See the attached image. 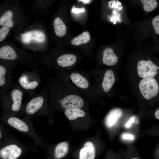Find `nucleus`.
I'll return each mask as SVG.
<instances>
[{
	"mask_svg": "<svg viewBox=\"0 0 159 159\" xmlns=\"http://www.w3.org/2000/svg\"><path fill=\"white\" fill-rule=\"evenodd\" d=\"M48 98V92L47 86L40 93L30 96L23 104L18 116H24L31 119L44 113L47 110Z\"/></svg>",
	"mask_w": 159,
	"mask_h": 159,
	"instance_id": "obj_1",
	"label": "nucleus"
},
{
	"mask_svg": "<svg viewBox=\"0 0 159 159\" xmlns=\"http://www.w3.org/2000/svg\"><path fill=\"white\" fill-rule=\"evenodd\" d=\"M6 122L13 128L31 138L34 141L36 145L42 144L41 139L36 132L29 118L25 117L20 118L7 112Z\"/></svg>",
	"mask_w": 159,
	"mask_h": 159,
	"instance_id": "obj_2",
	"label": "nucleus"
},
{
	"mask_svg": "<svg viewBox=\"0 0 159 159\" xmlns=\"http://www.w3.org/2000/svg\"><path fill=\"white\" fill-rule=\"evenodd\" d=\"M24 92L18 84L16 85L5 96L4 102L7 112L18 116L23 105Z\"/></svg>",
	"mask_w": 159,
	"mask_h": 159,
	"instance_id": "obj_3",
	"label": "nucleus"
},
{
	"mask_svg": "<svg viewBox=\"0 0 159 159\" xmlns=\"http://www.w3.org/2000/svg\"><path fill=\"white\" fill-rule=\"evenodd\" d=\"M41 82L37 71L23 72L18 79V85L30 96L34 95Z\"/></svg>",
	"mask_w": 159,
	"mask_h": 159,
	"instance_id": "obj_4",
	"label": "nucleus"
},
{
	"mask_svg": "<svg viewBox=\"0 0 159 159\" xmlns=\"http://www.w3.org/2000/svg\"><path fill=\"white\" fill-rule=\"evenodd\" d=\"M60 97L48 93V97L51 102L57 101L61 107L66 109L71 108H81L84 105V101L82 97L75 93H69Z\"/></svg>",
	"mask_w": 159,
	"mask_h": 159,
	"instance_id": "obj_5",
	"label": "nucleus"
},
{
	"mask_svg": "<svg viewBox=\"0 0 159 159\" xmlns=\"http://www.w3.org/2000/svg\"><path fill=\"white\" fill-rule=\"evenodd\" d=\"M26 146L13 137L7 144L0 149V157L2 159H17Z\"/></svg>",
	"mask_w": 159,
	"mask_h": 159,
	"instance_id": "obj_6",
	"label": "nucleus"
},
{
	"mask_svg": "<svg viewBox=\"0 0 159 159\" xmlns=\"http://www.w3.org/2000/svg\"><path fill=\"white\" fill-rule=\"evenodd\" d=\"M139 87L145 98L149 100L156 96L159 91V86L153 78H144L140 82Z\"/></svg>",
	"mask_w": 159,
	"mask_h": 159,
	"instance_id": "obj_7",
	"label": "nucleus"
},
{
	"mask_svg": "<svg viewBox=\"0 0 159 159\" xmlns=\"http://www.w3.org/2000/svg\"><path fill=\"white\" fill-rule=\"evenodd\" d=\"M159 67L150 60H142L137 64V72L141 78H153L158 73Z\"/></svg>",
	"mask_w": 159,
	"mask_h": 159,
	"instance_id": "obj_8",
	"label": "nucleus"
},
{
	"mask_svg": "<svg viewBox=\"0 0 159 159\" xmlns=\"http://www.w3.org/2000/svg\"><path fill=\"white\" fill-rule=\"evenodd\" d=\"M12 72L11 68L0 64V88L2 97L5 96L6 92L11 86Z\"/></svg>",
	"mask_w": 159,
	"mask_h": 159,
	"instance_id": "obj_9",
	"label": "nucleus"
},
{
	"mask_svg": "<svg viewBox=\"0 0 159 159\" xmlns=\"http://www.w3.org/2000/svg\"><path fill=\"white\" fill-rule=\"evenodd\" d=\"M21 35L22 42L26 44H29L33 41L42 42L45 39L44 34L40 30L31 31Z\"/></svg>",
	"mask_w": 159,
	"mask_h": 159,
	"instance_id": "obj_10",
	"label": "nucleus"
},
{
	"mask_svg": "<svg viewBox=\"0 0 159 159\" xmlns=\"http://www.w3.org/2000/svg\"><path fill=\"white\" fill-rule=\"evenodd\" d=\"M72 82L79 89L87 91L89 87V83L87 79L80 73L74 72L69 75Z\"/></svg>",
	"mask_w": 159,
	"mask_h": 159,
	"instance_id": "obj_11",
	"label": "nucleus"
},
{
	"mask_svg": "<svg viewBox=\"0 0 159 159\" xmlns=\"http://www.w3.org/2000/svg\"><path fill=\"white\" fill-rule=\"evenodd\" d=\"M18 58V54L11 46L5 45L0 48V59L14 61Z\"/></svg>",
	"mask_w": 159,
	"mask_h": 159,
	"instance_id": "obj_12",
	"label": "nucleus"
},
{
	"mask_svg": "<svg viewBox=\"0 0 159 159\" xmlns=\"http://www.w3.org/2000/svg\"><path fill=\"white\" fill-rule=\"evenodd\" d=\"M102 62L105 65L112 66L115 65L118 61L116 55L114 53L113 49L109 47L105 48L103 52Z\"/></svg>",
	"mask_w": 159,
	"mask_h": 159,
	"instance_id": "obj_13",
	"label": "nucleus"
},
{
	"mask_svg": "<svg viewBox=\"0 0 159 159\" xmlns=\"http://www.w3.org/2000/svg\"><path fill=\"white\" fill-rule=\"evenodd\" d=\"M115 81L113 71L111 69L107 70L105 73L101 87L105 92H108L114 85Z\"/></svg>",
	"mask_w": 159,
	"mask_h": 159,
	"instance_id": "obj_14",
	"label": "nucleus"
},
{
	"mask_svg": "<svg viewBox=\"0 0 159 159\" xmlns=\"http://www.w3.org/2000/svg\"><path fill=\"white\" fill-rule=\"evenodd\" d=\"M77 59L76 56L73 54H64L58 57L57 63L60 67H68L73 65L75 63Z\"/></svg>",
	"mask_w": 159,
	"mask_h": 159,
	"instance_id": "obj_15",
	"label": "nucleus"
},
{
	"mask_svg": "<svg viewBox=\"0 0 159 159\" xmlns=\"http://www.w3.org/2000/svg\"><path fill=\"white\" fill-rule=\"evenodd\" d=\"M122 112L119 109H115L110 112L106 117L105 123L108 127H111L114 125L122 116Z\"/></svg>",
	"mask_w": 159,
	"mask_h": 159,
	"instance_id": "obj_16",
	"label": "nucleus"
},
{
	"mask_svg": "<svg viewBox=\"0 0 159 159\" xmlns=\"http://www.w3.org/2000/svg\"><path fill=\"white\" fill-rule=\"evenodd\" d=\"M54 32L58 37H62L66 34L67 27L62 19L59 17L56 18L54 21Z\"/></svg>",
	"mask_w": 159,
	"mask_h": 159,
	"instance_id": "obj_17",
	"label": "nucleus"
},
{
	"mask_svg": "<svg viewBox=\"0 0 159 159\" xmlns=\"http://www.w3.org/2000/svg\"><path fill=\"white\" fill-rule=\"evenodd\" d=\"M64 114L69 120H72L80 117H84L85 112L81 108H71L65 109Z\"/></svg>",
	"mask_w": 159,
	"mask_h": 159,
	"instance_id": "obj_18",
	"label": "nucleus"
},
{
	"mask_svg": "<svg viewBox=\"0 0 159 159\" xmlns=\"http://www.w3.org/2000/svg\"><path fill=\"white\" fill-rule=\"evenodd\" d=\"M68 150V144L66 142H63L58 144L54 150L55 158L60 159L64 157L67 153Z\"/></svg>",
	"mask_w": 159,
	"mask_h": 159,
	"instance_id": "obj_19",
	"label": "nucleus"
},
{
	"mask_svg": "<svg viewBox=\"0 0 159 159\" xmlns=\"http://www.w3.org/2000/svg\"><path fill=\"white\" fill-rule=\"evenodd\" d=\"M90 38L89 32L85 31L73 39L71 41V43L76 46L85 44L89 41Z\"/></svg>",
	"mask_w": 159,
	"mask_h": 159,
	"instance_id": "obj_20",
	"label": "nucleus"
},
{
	"mask_svg": "<svg viewBox=\"0 0 159 159\" xmlns=\"http://www.w3.org/2000/svg\"><path fill=\"white\" fill-rule=\"evenodd\" d=\"M13 14L10 10L5 12L0 18V25L8 28H11L13 26L14 23L12 20Z\"/></svg>",
	"mask_w": 159,
	"mask_h": 159,
	"instance_id": "obj_21",
	"label": "nucleus"
},
{
	"mask_svg": "<svg viewBox=\"0 0 159 159\" xmlns=\"http://www.w3.org/2000/svg\"><path fill=\"white\" fill-rule=\"evenodd\" d=\"M143 5L144 10L147 12L151 11L157 6L158 4L155 0H141Z\"/></svg>",
	"mask_w": 159,
	"mask_h": 159,
	"instance_id": "obj_22",
	"label": "nucleus"
},
{
	"mask_svg": "<svg viewBox=\"0 0 159 159\" xmlns=\"http://www.w3.org/2000/svg\"><path fill=\"white\" fill-rule=\"evenodd\" d=\"M84 147H85L87 151V159H94L95 156V150L93 143L87 141L84 144Z\"/></svg>",
	"mask_w": 159,
	"mask_h": 159,
	"instance_id": "obj_23",
	"label": "nucleus"
},
{
	"mask_svg": "<svg viewBox=\"0 0 159 159\" xmlns=\"http://www.w3.org/2000/svg\"><path fill=\"white\" fill-rule=\"evenodd\" d=\"M9 32V28L6 27H3L0 29V42L5 38Z\"/></svg>",
	"mask_w": 159,
	"mask_h": 159,
	"instance_id": "obj_24",
	"label": "nucleus"
},
{
	"mask_svg": "<svg viewBox=\"0 0 159 159\" xmlns=\"http://www.w3.org/2000/svg\"><path fill=\"white\" fill-rule=\"evenodd\" d=\"M152 24L155 32L157 35L159 34V15H158L155 16L153 19L152 21Z\"/></svg>",
	"mask_w": 159,
	"mask_h": 159,
	"instance_id": "obj_25",
	"label": "nucleus"
},
{
	"mask_svg": "<svg viewBox=\"0 0 159 159\" xmlns=\"http://www.w3.org/2000/svg\"><path fill=\"white\" fill-rule=\"evenodd\" d=\"M87 151L86 148L84 147L81 149L79 152V159H87Z\"/></svg>",
	"mask_w": 159,
	"mask_h": 159,
	"instance_id": "obj_26",
	"label": "nucleus"
},
{
	"mask_svg": "<svg viewBox=\"0 0 159 159\" xmlns=\"http://www.w3.org/2000/svg\"><path fill=\"white\" fill-rule=\"evenodd\" d=\"M85 11V9L84 8H76L74 6L72 9V12L75 13H78L83 12Z\"/></svg>",
	"mask_w": 159,
	"mask_h": 159,
	"instance_id": "obj_27",
	"label": "nucleus"
},
{
	"mask_svg": "<svg viewBox=\"0 0 159 159\" xmlns=\"http://www.w3.org/2000/svg\"><path fill=\"white\" fill-rule=\"evenodd\" d=\"M122 137L123 139H130V140H133L134 138L133 136L130 134H124L122 136Z\"/></svg>",
	"mask_w": 159,
	"mask_h": 159,
	"instance_id": "obj_28",
	"label": "nucleus"
},
{
	"mask_svg": "<svg viewBox=\"0 0 159 159\" xmlns=\"http://www.w3.org/2000/svg\"><path fill=\"white\" fill-rule=\"evenodd\" d=\"M134 122V118L133 117H132L128 121L125 125V126L127 127H128L131 126V124Z\"/></svg>",
	"mask_w": 159,
	"mask_h": 159,
	"instance_id": "obj_29",
	"label": "nucleus"
},
{
	"mask_svg": "<svg viewBox=\"0 0 159 159\" xmlns=\"http://www.w3.org/2000/svg\"><path fill=\"white\" fill-rule=\"evenodd\" d=\"M155 118L157 120H159V109H158L155 113Z\"/></svg>",
	"mask_w": 159,
	"mask_h": 159,
	"instance_id": "obj_30",
	"label": "nucleus"
},
{
	"mask_svg": "<svg viewBox=\"0 0 159 159\" xmlns=\"http://www.w3.org/2000/svg\"><path fill=\"white\" fill-rule=\"evenodd\" d=\"M78 1H81L83 2V3L85 4H87L89 3L90 2L92 1L90 0H78Z\"/></svg>",
	"mask_w": 159,
	"mask_h": 159,
	"instance_id": "obj_31",
	"label": "nucleus"
},
{
	"mask_svg": "<svg viewBox=\"0 0 159 159\" xmlns=\"http://www.w3.org/2000/svg\"><path fill=\"white\" fill-rule=\"evenodd\" d=\"M1 137H2V134H1V131L0 130V139L1 138Z\"/></svg>",
	"mask_w": 159,
	"mask_h": 159,
	"instance_id": "obj_32",
	"label": "nucleus"
},
{
	"mask_svg": "<svg viewBox=\"0 0 159 159\" xmlns=\"http://www.w3.org/2000/svg\"><path fill=\"white\" fill-rule=\"evenodd\" d=\"M139 159L138 158H133L132 159Z\"/></svg>",
	"mask_w": 159,
	"mask_h": 159,
	"instance_id": "obj_33",
	"label": "nucleus"
}]
</instances>
